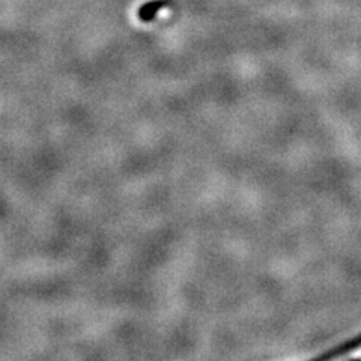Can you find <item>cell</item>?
I'll return each instance as SVG.
<instances>
[{
	"instance_id": "cell-1",
	"label": "cell",
	"mask_w": 361,
	"mask_h": 361,
	"mask_svg": "<svg viewBox=\"0 0 361 361\" xmlns=\"http://www.w3.org/2000/svg\"><path fill=\"white\" fill-rule=\"evenodd\" d=\"M361 346V334H358L357 337H354L353 341H349L341 346H336L333 348L331 351L325 353L322 355H319L321 360H330V358H334V357H338V355H343V354H348L351 351H355V349H358Z\"/></svg>"
},
{
	"instance_id": "cell-2",
	"label": "cell",
	"mask_w": 361,
	"mask_h": 361,
	"mask_svg": "<svg viewBox=\"0 0 361 361\" xmlns=\"http://www.w3.org/2000/svg\"><path fill=\"white\" fill-rule=\"evenodd\" d=\"M163 6H166L164 2H152V4H149V5L142 6L140 11H139L140 20H142V21H146V23L152 21V20L157 17L158 11H160Z\"/></svg>"
}]
</instances>
